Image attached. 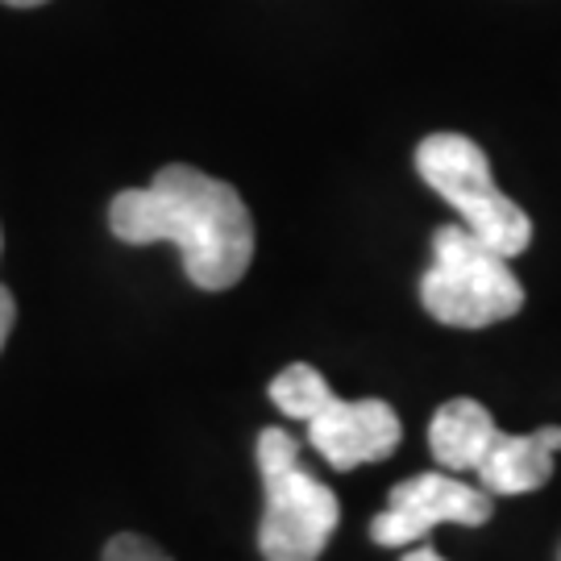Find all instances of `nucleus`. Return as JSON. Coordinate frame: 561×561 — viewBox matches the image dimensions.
<instances>
[{"instance_id": "obj_13", "label": "nucleus", "mask_w": 561, "mask_h": 561, "mask_svg": "<svg viewBox=\"0 0 561 561\" xmlns=\"http://www.w3.org/2000/svg\"><path fill=\"white\" fill-rule=\"evenodd\" d=\"M0 4H13V9H34V4H46V0H0Z\"/></svg>"}, {"instance_id": "obj_3", "label": "nucleus", "mask_w": 561, "mask_h": 561, "mask_svg": "<svg viewBox=\"0 0 561 561\" xmlns=\"http://www.w3.org/2000/svg\"><path fill=\"white\" fill-rule=\"evenodd\" d=\"M421 304L449 329H486L524 308V287L512 259L495 254L466 225H442L433 233V266L421 279Z\"/></svg>"}, {"instance_id": "obj_12", "label": "nucleus", "mask_w": 561, "mask_h": 561, "mask_svg": "<svg viewBox=\"0 0 561 561\" xmlns=\"http://www.w3.org/2000/svg\"><path fill=\"white\" fill-rule=\"evenodd\" d=\"M400 561H445V558H442V553H437V549H433L428 541H421L416 549H408V553H403Z\"/></svg>"}, {"instance_id": "obj_4", "label": "nucleus", "mask_w": 561, "mask_h": 561, "mask_svg": "<svg viewBox=\"0 0 561 561\" xmlns=\"http://www.w3.org/2000/svg\"><path fill=\"white\" fill-rule=\"evenodd\" d=\"M421 180L458 213L470 233L486 241L495 254L516 259L533 241V221L516 201H507L491 175V162L479 141L466 134H428L416 146Z\"/></svg>"}, {"instance_id": "obj_1", "label": "nucleus", "mask_w": 561, "mask_h": 561, "mask_svg": "<svg viewBox=\"0 0 561 561\" xmlns=\"http://www.w3.org/2000/svg\"><path fill=\"white\" fill-rule=\"evenodd\" d=\"M108 229L125 245L175 241L187 279L201 291H229L254 262V221L238 187L187 162H171L150 187L117 192Z\"/></svg>"}, {"instance_id": "obj_2", "label": "nucleus", "mask_w": 561, "mask_h": 561, "mask_svg": "<svg viewBox=\"0 0 561 561\" xmlns=\"http://www.w3.org/2000/svg\"><path fill=\"white\" fill-rule=\"evenodd\" d=\"M262 520L259 549L266 561H317L337 533V495L300 466V442L283 428L259 433Z\"/></svg>"}, {"instance_id": "obj_6", "label": "nucleus", "mask_w": 561, "mask_h": 561, "mask_svg": "<svg viewBox=\"0 0 561 561\" xmlns=\"http://www.w3.org/2000/svg\"><path fill=\"white\" fill-rule=\"evenodd\" d=\"M403 428L387 400H337L329 396L321 412L308 421V445L333 470H354L366 461H382L396 454Z\"/></svg>"}, {"instance_id": "obj_7", "label": "nucleus", "mask_w": 561, "mask_h": 561, "mask_svg": "<svg viewBox=\"0 0 561 561\" xmlns=\"http://www.w3.org/2000/svg\"><path fill=\"white\" fill-rule=\"evenodd\" d=\"M561 449V428H537L528 437H512V433H495V442L486 449V458L479 461V482L482 491L495 495H528L549 482L553 474V454Z\"/></svg>"}, {"instance_id": "obj_8", "label": "nucleus", "mask_w": 561, "mask_h": 561, "mask_svg": "<svg viewBox=\"0 0 561 561\" xmlns=\"http://www.w3.org/2000/svg\"><path fill=\"white\" fill-rule=\"evenodd\" d=\"M495 433H500V424L479 400H449L437 408V416L428 424V449L442 470L466 474V470H479Z\"/></svg>"}, {"instance_id": "obj_10", "label": "nucleus", "mask_w": 561, "mask_h": 561, "mask_svg": "<svg viewBox=\"0 0 561 561\" xmlns=\"http://www.w3.org/2000/svg\"><path fill=\"white\" fill-rule=\"evenodd\" d=\"M101 561H171V558H167L154 541L134 537V533H121V537H113V541L104 545Z\"/></svg>"}, {"instance_id": "obj_5", "label": "nucleus", "mask_w": 561, "mask_h": 561, "mask_svg": "<svg viewBox=\"0 0 561 561\" xmlns=\"http://www.w3.org/2000/svg\"><path fill=\"white\" fill-rule=\"evenodd\" d=\"M491 512L495 503L482 486H470L449 470H433V474H416L391 486L387 507L370 520V541L382 549H403V545L428 541L437 524L479 528L491 520Z\"/></svg>"}, {"instance_id": "obj_11", "label": "nucleus", "mask_w": 561, "mask_h": 561, "mask_svg": "<svg viewBox=\"0 0 561 561\" xmlns=\"http://www.w3.org/2000/svg\"><path fill=\"white\" fill-rule=\"evenodd\" d=\"M4 245V241H0ZM13 324H18V300H13V291L0 283V350H4V341L13 333Z\"/></svg>"}, {"instance_id": "obj_9", "label": "nucleus", "mask_w": 561, "mask_h": 561, "mask_svg": "<svg viewBox=\"0 0 561 561\" xmlns=\"http://www.w3.org/2000/svg\"><path fill=\"white\" fill-rule=\"evenodd\" d=\"M333 396V387L324 382V375L317 366H308V362H291V366H283L279 375L271 379V403L279 408L283 416H291V421H312L317 412H321V403Z\"/></svg>"}]
</instances>
